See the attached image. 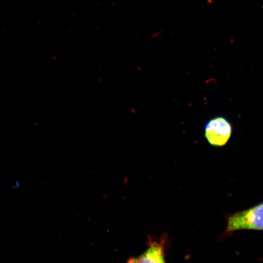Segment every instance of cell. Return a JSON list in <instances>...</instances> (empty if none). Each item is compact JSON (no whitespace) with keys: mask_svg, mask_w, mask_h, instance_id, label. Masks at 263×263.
<instances>
[{"mask_svg":"<svg viewBox=\"0 0 263 263\" xmlns=\"http://www.w3.org/2000/svg\"><path fill=\"white\" fill-rule=\"evenodd\" d=\"M241 230H263V202L229 217L226 231L231 233Z\"/></svg>","mask_w":263,"mask_h":263,"instance_id":"obj_1","label":"cell"},{"mask_svg":"<svg viewBox=\"0 0 263 263\" xmlns=\"http://www.w3.org/2000/svg\"><path fill=\"white\" fill-rule=\"evenodd\" d=\"M204 131L205 139L210 145L222 147L231 138L233 127L228 118L219 116L212 118L205 124Z\"/></svg>","mask_w":263,"mask_h":263,"instance_id":"obj_2","label":"cell"},{"mask_svg":"<svg viewBox=\"0 0 263 263\" xmlns=\"http://www.w3.org/2000/svg\"><path fill=\"white\" fill-rule=\"evenodd\" d=\"M137 260L138 263H166L164 243L151 242L149 248Z\"/></svg>","mask_w":263,"mask_h":263,"instance_id":"obj_3","label":"cell"},{"mask_svg":"<svg viewBox=\"0 0 263 263\" xmlns=\"http://www.w3.org/2000/svg\"><path fill=\"white\" fill-rule=\"evenodd\" d=\"M127 263H138L137 258H132L130 259L129 261H127Z\"/></svg>","mask_w":263,"mask_h":263,"instance_id":"obj_4","label":"cell"}]
</instances>
